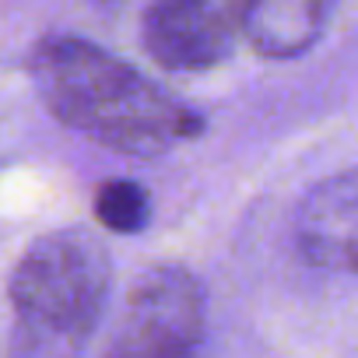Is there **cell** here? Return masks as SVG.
<instances>
[{"label": "cell", "mask_w": 358, "mask_h": 358, "mask_svg": "<svg viewBox=\"0 0 358 358\" xmlns=\"http://www.w3.org/2000/svg\"><path fill=\"white\" fill-rule=\"evenodd\" d=\"M29 81L57 123L127 158H162L204 134L197 109L81 36L39 39Z\"/></svg>", "instance_id": "6da1fadb"}, {"label": "cell", "mask_w": 358, "mask_h": 358, "mask_svg": "<svg viewBox=\"0 0 358 358\" xmlns=\"http://www.w3.org/2000/svg\"><path fill=\"white\" fill-rule=\"evenodd\" d=\"M113 257L88 229L39 236L11 271L8 358H85L109 302Z\"/></svg>", "instance_id": "7a4b0ae2"}, {"label": "cell", "mask_w": 358, "mask_h": 358, "mask_svg": "<svg viewBox=\"0 0 358 358\" xmlns=\"http://www.w3.org/2000/svg\"><path fill=\"white\" fill-rule=\"evenodd\" d=\"M208 292L183 264H155L130 288L102 358H201Z\"/></svg>", "instance_id": "3957f363"}, {"label": "cell", "mask_w": 358, "mask_h": 358, "mask_svg": "<svg viewBox=\"0 0 358 358\" xmlns=\"http://www.w3.org/2000/svg\"><path fill=\"white\" fill-rule=\"evenodd\" d=\"M246 0H148L141 43L172 74H201L225 64L243 36Z\"/></svg>", "instance_id": "277c9868"}, {"label": "cell", "mask_w": 358, "mask_h": 358, "mask_svg": "<svg viewBox=\"0 0 358 358\" xmlns=\"http://www.w3.org/2000/svg\"><path fill=\"white\" fill-rule=\"evenodd\" d=\"M355 208H358V190H355L351 169L327 176L313 190H306V197L299 201L292 232H295V250L309 267L351 274L355 225H358Z\"/></svg>", "instance_id": "5b68a950"}, {"label": "cell", "mask_w": 358, "mask_h": 358, "mask_svg": "<svg viewBox=\"0 0 358 358\" xmlns=\"http://www.w3.org/2000/svg\"><path fill=\"white\" fill-rule=\"evenodd\" d=\"M337 0H246L243 36L264 60L306 57L327 32Z\"/></svg>", "instance_id": "8992f818"}, {"label": "cell", "mask_w": 358, "mask_h": 358, "mask_svg": "<svg viewBox=\"0 0 358 358\" xmlns=\"http://www.w3.org/2000/svg\"><path fill=\"white\" fill-rule=\"evenodd\" d=\"M92 211L102 229L116 236H134V232H144L151 222V197L134 179H106L95 190Z\"/></svg>", "instance_id": "52a82bcc"}]
</instances>
